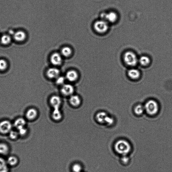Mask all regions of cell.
Returning <instances> with one entry per match:
<instances>
[{"label":"cell","instance_id":"1","mask_svg":"<svg viewBox=\"0 0 172 172\" xmlns=\"http://www.w3.org/2000/svg\"><path fill=\"white\" fill-rule=\"evenodd\" d=\"M114 148L118 153L125 156L129 153L131 147L129 142L125 140H120L115 143Z\"/></svg>","mask_w":172,"mask_h":172},{"label":"cell","instance_id":"2","mask_svg":"<svg viewBox=\"0 0 172 172\" xmlns=\"http://www.w3.org/2000/svg\"><path fill=\"white\" fill-rule=\"evenodd\" d=\"M123 59L126 64L130 67H134L139 62V59L136 54L132 51L126 52L123 55Z\"/></svg>","mask_w":172,"mask_h":172},{"label":"cell","instance_id":"3","mask_svg":"<svg viewBox=\"0 0 172 172\" xmlns=\"http://www.w3.org/2000/svg\"><path fill=\"white\" fill-rule=\"evenodd\" d=\"M145 110L150 115H154L157 114L159 110L158 104L155 101L153 100H149L144 106Z\"/></svg>","mask_w":172,"mask_h":172},{"label":"cell","instance_id":"4","mask_svg":"<svg viewBox=\"0 0 172 172\" xmlns=\"http://www.w3.org/2000/svg\"><path fill=\"white\" fill-rule=\"evenodd\" d=\"M97 122L101 124H106L108 126L112 125L114 123V120L112 118L108 115L105 112L98 113L95 116Z\"/></svg>","mask_w":172,"mask_h":172},{"label":"cell","instance_id":"5","mask_svg":"<svg viewBox=\"0 0 172 172\" xmlns=\"http://www.w3.org/2000/svg\"><path fill=\"white\" fill-rule=\"evenodd\" d=\"M94 28L98 33L103 34L106 33L109 29V25L107 21L104 20L97 21L94 24Z\"/></svg>","mask_w":172,"mask_h":172},{"label":"cell","instance_id":"6","mask_svg":"<svg viewBox=\"0 0 172 172\" xmlns=\"http://www.w3.org/2000/svg\"><path fill=\"white\" fill-rule=\"evenodd\" d=\"M74 92V88L73 86L70 84H64L60 88L61 94L66 97H70L73 95Z\"/></svg>","mask_w":172,"mask_h":172},{"label":"cell","instance_id":"7","mask_svg":"<svg viewBox=\"0 0 172 172\" xmlns=\"http://www.w3.org/2000/svg\"><path fill=\"white\" fill-rule=\"evenodd\" d=\"M50 104L53 109H60L62 103L61 98L58 95H54L50 99Z\"/></svg>","mask_w":172,"mask_h":172},{"label":"cell","instance_id":"8","mask_svg":"<svg viewBox=\"0 0 172 172\" xmlns=\"http://www.w3.org/2000/svg\"><path fill=\"white\" fill-rule=\"evenodd\" d=\"M60 70L56 67L50 68L47 70V77L50 79H56L60 76Z\"/></svg>","mask_w":172,"mask_h":172},{"label":"cell","instance_id":"9","mask_svg":"<svg viewBox=\"0 0 172 172\" xmlns=\"http://www.w3.org/2000/svg\"><path fill=\"white\" fill-rule=\"evenodd\" d=\"M12 126L11 123L7 120L2 121L0 123V132L6 134L10 132Z\"/></svg>","mask_w":172,"mask_h":172},{"label":"cell","instance_id":"10","mask_svg":"<svg viewBox=\"0 0 172 172\" xmlns=\"http://www.w3.org/2000/svg\"><path fill=\"white\" fill-rule=\"evenodd\" d=\"M50 60L52 64L55 66L61 65L63 61L61 55L57 53L52 54L50 57Z\"/></svg>","mask_w":172,"mask_h":172},{"label":"cell","instance_id":"11","mask_svg":"<svg viewBox=\"0 0 172 172\" xmlns=\"http://www.w3.org/2000/svg\"><path fill=\"white\" fill-rule=\"evenodd\" d=\"M78 78V73L75 70H70L66 73L65 78L70 82H75L77 80Z\"/></svg>","mask_w":172,"mask_h":172},{"label":"cell","instance_id":"12","mask_svg":"<svg viewBox=\"0 0 172 172\" xmlns=\"http://www.w3.org/2000/svg\"><path fill=\"white\" fill-rule=\"evenodd\" d=\"M84 166L81 162L75 161L70 167L71 172H82L84 171Z\"/></svg>","mask_w":172,"mask_h":172},{"label":"cell","instance_id":"13","mask_svg":"<svg viewBox=\"0 0 172 172\" xmlns=\"http://www.w3.org/2000/svg\"><path fill=\"white\" fill-rule=\"evenodd\" d=\"M69 102L72 106L77 107L81 105V100L78 95H73L70 97Z\"/></svg>","mask_w":172,"mask_h":172},{"label":"cell","instance_id":"14","mask_svg":"<svg viewBox=\"0 0 172 172\" xmlns=\"http://www.w3.org/2000/svg\"><path fill=\"white\" fill-rule=\"evenodd\" d=\"M14 40L18 42H23L27 37V34L23 31L19 30L13 34Z\"/></svg>","mask_w":172,"mask_h":172},{"label":"cell","instance_id":"15","mask_svg":"<svg viewBox=\"0 0 172 172\" xmlns=\"http://www.w3.org/2000/svg\"><path fill=\"white\" fill-rule=\"evenodd\" d=\"M103 17L106 20L111 23H113L117 20L118 15L116 12H111L107 14H103Z\"/></svg>","mask_w":172,"mask_h":172},{"label":"cell","instance_id":"16","mask_svg":"<svg viewBox=\"0 0 172 172\" xmlns=\"http://www.w3.org/2000/svg\"><path fill=\"white\" fill-rule=\"evenodd\" d=\"M128 75L130 78L133 80H136L139 77L140 73L138 69L132 68L129 70Z\"/></svg>","mask_w":172,"mask_h":172},{"label":"cell","instance_id":"17","mask_svg":"<svg viewBox=\"0 0 172 172\" xmlns=\"http://www.w3.org/2000/svg\"><path fill=\"white\" fill-rule=\"evenodd\" d=\"M52 119L55 121H58L61 120L63 117L62 114L60 109H53L52 112Z\"/></svg>","mask_w":172,"mask_h":172},{"label":"cell","instance_id":"18","mask_svg":"<svg viewBox=\"0 0 172 172\" xmlns=\"http://www.w3.org/2000/svg\"><path fill=\"white\" fill-rule=\"evenodd\" d=\"M9 168L7 161L0 157V172H8Z\"/></svg>","mask_w":172,"mask_h":172},{"label":"cell","instance_id":"19","mask_svg":"<svg viewBox=\"0 0 172 172\" xmlns=\"http://www.w3.org/2000/svg\"><path fill=\"white\" fill-rule=\"evenodd\" d=\"M37 111L34 109H31L29 110L26 113V116L27 118L29 120H33L36 119L37 116Z\"/></svg>","mask_w":172,"mask_h":172},{"label":"cell","instance_id":"20","mask_svg":"<svg viewBox=\"0 0 172 172\" xmlns=\"http://www.w3.org/2000/svg\"><path fill=\"white\" fill-rule=\"evenodd\" d=\"M12 38L9 35L5 34L1 37L0 41L2 44L4 45H8L11 42Z\"/></svg>","mask_w":172,"mask_h":172},{"label":"cell","instance_id":"21","mask_svg":"<svg viewBox=\"0 0 172 172\" xmlns=\"http://www.w3.org/2000/svg\"><path fill=\"white\" fill-rule=\"evenodd\" d=\"M139 62L143 66L148 65L150 62V60L147 56H142L139 59Z\"/></svg>","mask_w":172,"mask_h":172},{"label":"cell","instance_id":"22","mask_svg":"<svg viewBox=\"0 0 172 172\" xmlns=\"http://www.w3.org/2000/svg\"><path fill=\"white\" fill-rule=\"evenodd\" d=\"M62 56L65 57H69L71 55L72 50L71 48L66 46L63 48L61 50Z\"/></svg>","mask_w":172,"mask_h":172},{"label":"cell","instance_id":"23","mask_svg":"<svg viewBox=\"0 0 172 172\" xmlns=\"http://www.w3.org/2000/svg\"><path fill=\"white\" fill-rule=\"evenodd\" d=\"M26 123L25 120L23 119L20 118L15 120L14 125L16 128L18 129L21 127H24Z\"/></svg>","mask_w":172,"mask_h":172},{"label":"cell","instance_id":"24","mask_svg":"<svg viewBox=\"0 0 172 172\" xmlns=\"http://www.w3.org/2000/svg\"><path fill=\"white\" fill-rule=\"evenodd\" d=\"M9 148L7 144L4 143H0V154L6 155L9 153Z\"/></svg>","mask_w":172,"mask_h":172},{"label":"cell","instance_id":"25","mask_svg":"<svg viewBox=\"0 0 172 172\" xmlns=\"http://www.w3.org/2000/svg\"><path fill=\"white\" fill-rule=\"evenodd\" d=\"M144 107L141 105H138L135 108L134 112L137 115H141L144 112Z\"/></svg>","mask_w":172,"mask_h":172},{"label":"cell","instance_id":"26","mask_svg":"<svg viewBox=\"0 0 172 172\" xmlns=\"http://www.w3.org/2000/svg\"><path fill=\"white\" fill-rule=\"evenodd\" d=\"M18 160L17 158L14 156H11L8 157L7 162L8 165L14 166L17 163Z\"/></svg>","mask_w":172,"mask_h":172},{"label":"cell","instance_id":"27","mask_svg":"<svg viewBox=\"0 0 172 172\" xmlns=\"http://www.w3.org/2000/svg\"><path fill=\"white\" fill-rule=\"evenodd\" d=\"M8 63L4 59H0V71H4L7 68Z\"/></svg>","mask_w":172,"mask_h":172},{"label":"cell","instance_id":"28","mask_svg":"<svg viewBox=\"0 0 172 172\" xmlns=\"http://www.w3.org/2000/svg\"><path fill=\"white\" fill-rule=\"evenodd\" d=\"M66 78L63 76H59L56 79V83L58 85H63L65 81Z\"/></svg>","mask_w":172,"mask_h":172},{"label":"cell","instance_id":"29","mask_svg":"<svg viewBox=\"0 0 172 172\" xmlns=\"http://www.w3.org/2000/svg\"><path fill=\"white\" fill-rule=\"evenodd\" d=\"M9 133V136L12 139H15L17 138L19 134L18 132L14 130H11Z\"/></svg>","mask_w":172,"mask_h":172},{"label":"cell","instance_id":"30","mask_svg":"<svg viewBox=\"0 0 172 172\" xmlns=\"http://www.w3.org/2000/svg\"><path fill=\"white\" fill-rule=\"evenodd\" d=\"M18 130L19 134L21 136H24L26 134L27 132V129L25 128L24 127L19 129Z\"/></svg>","mask_w":172,"mask_h":172},{"label":"cell","instance_id":"31","mask_svg":"<svg viewBox=\"0 0 172 172\" xmlns=\"http://www.w3.org/2000/svg\"><path fill=\"white\" fill-rule=\"evenodd\" d=\"M121 160H122L123 163L126 164L128 163L129 161V158L127 157L126 155L123 156Z\"/></svg>","mask_w":172,"mask_h":172},{"label":"cell","instance_id":"32","mask_svg":"<svg viewBox=\"0 0 172 172\" xmlns=\"http://www.w3.org/2000/svg\"><path fill=\"white\" fill-rule=\"evenodd\" d=\"M84 172V171H83V172Z\"/></svg>","mask_w":172,"mask_h":172}]
</instances>
